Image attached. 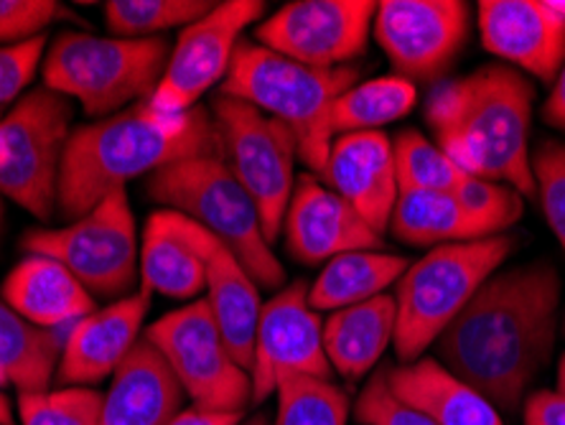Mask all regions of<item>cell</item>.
<instances>
[{
  "mask_svg": "<svg viewBox=\"0 0 565 425\" xmlns=\"http://www.w3.org/2000/svg\"><path fill=\"white\" fill-rule=\"evenodd\" d=\"M418 103V89L405 77H377L349 87L331 107V132H375L377 128L401 120Z\"/></svg>",
  "mask_w": 565,
  "mask_h": 425,
  "instance_id": "f1b7e54d",
  "label": "cell"
},
{
  "mask_svg": "<svg viewBox=\"0 0 565 425\" xmlns=\"http://www.w3.org/2000/svg\"><path fill=\"white\" fill-rule=\"evenodd\" d=\"M395 171L401 189L413 191H448L454 194L467 173L456 169L440 148L418 130H403L393 140Z\"/></svg>",
  "mask_w": 565,
  "mask_h": 425,
  "instance_id": "4dcf8cb0",
  "label": "cell"
},
{
  "mask_svg": "<svg viewBox=\"0 0 565 425\" xmlns=\"http://www.w3.org/2000/svg\"><path fill=\"white\" fill-rule=\"evenodd\" d=\"M558 306L551 263L494 273L436 339L438 362L500 413H518L551 357Z\"/></svg>",
  "mask_w": 565,
  "mask_h": 425,
  "instance_id": "6da1fadb",
  "label": "cell"
},
{
  "mask_svg": "<svg viewBox=\"0 0 565 425\" xmlns=\"http://www.w3.org/2000/svg\"><path fill=\"white\" fill-rule=\"evenodd\" d=\"M3 220H6V210H3V196H0V232H3Z\"/></svg>",
  "mask_w": 565,
  "mask_h": 425,
  "instance_id": "7dc6e473",
  "label": "cell"
},
{
  "mask_svg": "<svg viewBox=\"0 0 565 425\" xmlns=\"http://www.w3.org/2000/svg\"><path fill=\"white\" fill-rule=\"evenodd\" d=\"M273 425H347L349 397L331 380L294 378L278 387Z\"/></svg>",
  "mask_w": 565,
  "mask_h": 425,
  "instance_id": "1f68e13d",
  "label": "cell"
},
{
  "mask_svg": "<svg viewBox=\"0 0 565 425\" xmlns=\"http://www.w3.org/2000/svg\"><path fill=\"white\" fill-rule=\"evenodd\" d=\"M72 103L41 87L26 92L3 120L0 136L6 163L0 169V196L49 222L56 212V187L66 140L72 130Z\"/></svg>",
  "mask_w": 565,
  "mask_h": 425,
  "instance_id": "8fae6325",
  "label": "cell"
},
{
  "mask_svg": "<svg viewBox=\"0 0 565 425\" xmlns=\"http://www.w3.org/2000/svg\"><path fill=\"white\" fill-rule=\"evenodd\" d=\"M29 255L62 263L93 296L128 298L138 280L136 216L126 189L60 230H31L21 240Z\"/></svg>",
  "mask_w": 565,
  "mask_h": 425,
  "instance_id": "ba28073f",
  "label": "cell"
},
{
  "mask_svg": "<svg viewBox=\"0 0 565 425\" xmlns=\"http://www.w3.org/2000/svg\"><path fill=\"white\" fill-rule=\"evenodd\" d=\"M356 85V70H313L260 44H239L220 95L243 99L294 132L298 156L311 171L327 163L334 132L331 107Z\"/></svg>",
  "mask_w": 565,
  "mask_h": 425,
  "instance_id": "277c9868",
  "label": "cell"
},
{
  "mask_svg": "<svg viewBox=\"0 0 565 425\" xmlns=\"http://www.w3.org/2000/svg\"><path fill=\"white\" fill-rule=\"evenodd\" d=\"M533 177L545 222L551 224L565 253V144L561 140L540 144L533 158Z\"/></svg>",
  "mask_w": 565,
  "mask_h": 425,
  "instance_id": "836d02e7",
  "label": "cell"
},
{
  "mask_svg": "<svg viewBox=\"0 0 565 425\" xmlns=\"http://www.w3.org/2000/svg\"><path fill=\"white\" fill-rule=\"evenodd\" d=\"M212 8L214 3L202 0H110L105 23L118 39H153L161 31L189 26Z\"/></svg>",
  "mask_w": 565,
  "mask_h": 425,
  "instance_id": "f546056e",
  "label": "cell"
},
{
  "mask_svg": "<svg viewBox=\"0 0 565 425\" xmlns=\"http://www.w3.org/2000/svg\"><path fill=\"white\" fill-rule=\"evenodd\" d=\"M288 253L298 263H329L354 249H380L382 235L349 206L337 191L313 177H301L294 187L286 220Z\"/></svg>",
  "mask_w": 565,
  "mask_h": 425,
  "instance_id": "e0dca14e",
  "label": "cell"
},
{
  "mask_svg": "<svg viewBox=\"0 0 565 425\" xmlns=\"http://www.w3.org/2000/svg\"><path fill=\"white\" fill-rule=\"evenodd\" d=\"M184 390L146 337L113 372L99 425H169L184 411Z\"/></svg>",
  "mask_w": 565,
  "mask_h": 425,
  "instance_id": "44dd1931",
  "label": "cell"
},
{
  "mask_svg": "<svg viewBox=\"0 0 565 425\" xmlns=\"http://www.w3.org/2000/svg\"><path fill=\"white\" fill-rule=\"evenodd\" d=\"M547 3V8H551V11H555L561 15V19L565 21V0H545Z\"/></svg>",
  "mask_w": 565,
  "mask_h": 425,
  "instance_id": "7bdbcfd3",
  "label": "cell"
},
{
  "mask_svg": "<svg viewBox=\"0 0 565 425\" xmlns=\"http://www.w3.org/2000/svg\"><path fill=\"white\" fill-rule=\"evenodd\" d=\"M525 425H565V395L540 390L525 405Z\"/></svg>",
  "mask_w": 565,
  "mask_h": 425,
  "instance_id": "f35d334b",
  "label": "cell"
},
{
  "mask_svg": "<svg viewBox=\"0 0 565 425\" xmlns=\"http://www.w3.org/2000/svg\"><path fill=\"white\" fill-rule=\"evenodd\" d=\"M60 8L54 0H0V44L15 46L39 39L60 15Z\"/></svg>",
  "mask_w": 565,
  "mask_h": 425,
  "instance_id": "74e56055",
  "label": "cell"
},
{
  "mask_svg": "<svg viewBox=\"0 0 565 425\" xmlns=\"http://www.w3.org/2000/svg\"><path fill=\"white\" fill-rule=\"evenodd\" d=\"M6 163V144H3V136H0V169H3Z\"/></svg>",
  "mask_w": 565,
  "mask_h": 425,
  "instance_id": "bcb514c9",
  "label": "cell"
},
{
  "mask_svg": "<svg viewBox=\"0 0 565 425\" xmlns=\"http://www.w3.org/2000/svg\"><path fill=\"white\" fill-rule=\"evenodd\" d=\"M46 39H31L15 46H0V120L23 97V89L36 77Z\"/></svg>",
  "mask_w": 565,
  "mask_h": 425,
  "instance_id": "d590c367",
  "label": "cell"
},
{
  "mask_svg": "<svg viewBox=\"0 0 565 425\" xmlns=\"http://www.w3.org/2000/svg\"><path fill=\"white\" fill-rule=\"evenodd\" d=\"M103 395L89 387H62L19 397L21 425H99Z\"/></svg>",
  "mask_w": 565,
  "mask_h": 425,
  "instance_id": "d6a6232c",
  "label": "cell"
},
{
  "mask_svg": "<svg viewBox=\"0 0 565 425\" xmlns=\"http://www.w3.org/2000/svg\"><path fill=\"white\" fill-rule=\"evenodd\" d=\"M411 263L403 255L382 249H354L323 265L319 278L309 288L313 311H339L385 294L387 286L403 278Z\"/></svg>",
  "mask_w": 565,
  "mask_h": 425,
  "instance_id": "4316f807",
  "label": "cell"
},
{
  "mask_svg": "<svg viewBox=\"0 0 565 425\" xmlns=\"http://www.w3.org/2000/svg\"><path fill=\"white\" fill-rule=\"evenodd\" d=\"M533 99L535 89L520 72L481 66L434 89L426 123L436 146L467 177L507 183L520 196H537L527 148Z\"/></svg>",
  "mask_w": 565,
  "mask_h": 425,
  "instance_id": "3957f363",
  "label": "cell"
},
{
  "mask_svg": "<svg viewBox=\"0 0 565 425\" xmlns=\"http://www.w3.org/2000/svg\"><path fill=\"white\" fill-rule=\"evenodd\" d=\"M146 339L161 352L191 405L206 413H245L253 400L250 372L235 362L204 298L151 323Z\"/></svg>",
  "mask_w": 565,
  "mask_h": 425,
  "instance_id": "30bf717a",
  "label": "cell"
},
{
  "mask_svg": "<svg viewBox=\"0 0 565 425\" xmlns=\"http://www.w3.org/2000/svg\"><path fill=\"white\" fill-rule=\"evenodd\" d=\"M375 11L372 0H296L273 13L255 39L286 60L339 70L367 49Z\"/></svg>",
  "mask_w": 565,
  "mask_h": 425,
  "instance_id": "4fadbf2b",
  "label": "cell"
},
{
  "mask_svg": "<svg viewBox=\"0 0 565 425\" xmlns=\"http://www.w3.org/2000/svg\"><path fill=\"white\" fill-rule=\"evenodd\" d=\"M148 306H151V294L138 290L74 323L64 337L60 374H56L62 385L82 387L110 378L140 341V323L146 319Z\"/></svg>",
  "mask_w": 565,
  "mask_h": 425,
  "instance_id": "ffe728a7",
  "label": "cell"
},
{
  "mask_svg": "<svg viewBox=\"0 0 565 425\" xmlns=\"http://www.w3.org/2000/svg\"><path fill=\"white\" fill-rule=\"evenodd\" d=\"M64 339L41 329L0 301V387L13 385L21 395L46 393L60 370Z\"/></svg>",
  "mask_w": 565,
  "mask_h": 425,
  "instance_id": "484cf974",
  "label": "cell"
},
{
  "mask_svg": "<svg viewBox=\"0 0 565 425\" xmlns=\"http://www.w3.org/2000/svg\"><path fill=\"white\" fill-rule=\"evenodd\" d=\"M148 196L212 232L250 273L257 288H280L282 265L263 235L253 199L222 156H199L171 163L148 177Z\"/></svg>",
  "mask_w": 565,
  "mask_h": 425,
  "instance_id": "5b68a950",
  "label": "cell"
},
{
  "mask_svg": "<svg viewBox=\"0 0 565 425\" xmlns=\"http://www.w3.org/2000/svg\"><path fill=\"white\" fill-rule=\"evenodd\" d=\"M558 393L565 395V354H563L561 366H558Z\"/></svg>",
  "mask_w": 565,
  "mask_h": 425,
  "instance_id": "ee69618b",
  "label": "cell"
},
{
  "mask_svg": "<svg viewBox=\"0 0 565 425\" xmlns=\"http://www.w3.org/2000/svg\"><path fill=\"white\" fill-rule=\"evenodd\" d=\"M199 156L224 158L220 130L204 107L163 115L143 99L110 118L82 125L64 148L56 214L66 222L79 220L128 181Z\"/></svg>",
  "mask_w": 565,
  "mask_h": 425,
  "instance_id": "7a4b0ae2",
  "label": "cell"
},
{
  "mask_svg": "<svg viewBox=\"0 0 565 425\" xmlns=\"http://www.w3.org/2000/svg\"><path fill=\"white\" fill-rule=\"evenodd\" d=\"M512 237L494 235L473 243L438 245L413 263L397 280L395 352L401 364L420 360L444 334L473 294L502 268Z\"/></svg>",
  "mask_w": 565,
  "mask_h": 425,
  "instance_id": "52a82bcc",
  "label": "cell"
},
{
  "mask_svg": "<svg viewBox=\"0 0 565 425\" xmlns=\"http://www.w3.org/2000/svg\"><path fill=\"white\" fill-rule=\"evenodd\" d=\"M237 425H270V423H268V421H265V418H263V415H257V418H250V421H245V423H243V421H239Z\"/></svg>",
  "mask_w": 565,
  "mask_h": 425,
  "instance_id": "f6af8a7d",
  "label": "cell"
},
{
  "mask_svg": "<svg viewBox=\"0 0 565 425\" xmlns=\"http://www.w3.org/2000/svg\"><path fill=\"white\" fill-rule=\"evenodd\" d=\"M454 194L461 199L469 212L492 224L500 235L522 216V196L507 183L467 177Z\"/></svg>",
  "mask_w": 565,
  "mask_h": 425,
  "instance_id": "e575fe53",
  "label": "cell"
},
{
  "mask_svg": "<svg viewBox=\"0 0 565 425\" xmlns=\"http://www.w3.org/2000/svg\"><path fill=\"white\" fill-rule=\"evenodd\" d=\"M169 41L93 36L64 31L44 56V87L74 97L89 118H110L120 107L151 99L169 64Z\"/></svg>",
  "mask_w": 565,
  "mask_h": 425,
  "instance_id": "8992f818",
  "label": "cell"
},
{
  "mask_svg": "<svg viewBox=\"0 0 565 425\" xmlns=\"http://www.w3.org/2000/svg\"><path fill=\"white\" fill-rule=\"evenodd\" d=\"M387 387L436 425H504L502 413L434 357L385 366Z\"/></svg>",
  "mask_w": 565,
  "mask_h": 425,
  "instance_id": "7402d4cb",
  "label": "cell"
},
{
  "mask_svg": "<svg viewBox=\"0 0 565 425\" xmlns=\"http://www.w3.org/2000/svg\"><path fill=\"white\" fill-rule=\"evenodd\" d=\"M390 230L401 243L415 247L473 243L500 235L487 220L469 212L456 194L413 189H401L397 194Z\"/></svg>",
  "mask_w": 565,
  "mask_h": 425,
  "instance_id": "d4e9b609",
  "label": "cell"
},
{
  "mask_svg": "<svg viewBox=\"0 0 565 425\" xmlns=\"http://www.w3.org/2000/svg\"><path fill=\"white\" fill-rule=\"evenodd\" d=\"M321 179L380 235L390 227L401 183L393 140L385 132L337 136L321 169Z\"/></svg>",
  "mask_w": 565,
  "mask_h": 425,
  "instance_id": "d6986e66",
  "label": "cell"
},
{
  "mask_svg": "<svg viewBox=\"0 0 565 425\" xmlns=\"http://www.w3.org/2000/svg\"><path fill=\"white\" fill-rule=\"evenodd\" d=\"M243 413H206L199 407H184L169 425H237Z\"/></svg>",
  "mask_w": 565,
  "mask_h": 425,
  "instance_id": "ab89813d",
  "label": "cell"
},
{
  "mask_svg": "<svg viewBox=\"0 0 565 425\" xmlns=\"http://www.w3.org/2000/svg\"><path fill=\"white\" fill-rule=\"evenodd\" d=\"M479 33L487 52L543 82L565 64V21L545 0H481Z\"/></svg>",
  "mask_w": 565,
  "mask_h": 425,
  "instance_id": "ac0fdd59",
  "label": "cell"
},
{
  "mask_svg": "<svg viewBox=\"0 0 565 425\" xmlns=\"http://www.w3.org/2000/svg\"><path fill=\"white\" fill-rule=\"evenodd\" d=\"M327 349H323V321L309 304V286L303 280L280 288L263 306L257 319L253 349V400L270 397L286 380L319 378L331 380Z\"/></svg>",
  "mask_w": 565,
  "mask_h": 425,
  "instance_id": "5bb4252c",
  "label": "cell"
},
{
  "mask_svg": "<svg viewBox=\"0 0 565 425\" xmlns=\"http://www.w3.org/2000/svg\"><path fill=\"white\" fill-rule=\"evenodd\" d=\"M260 0H224L210 13L181 31L177 49L169 54L163 77L148 105L156 113L179 115L196 107V99L227 77L243 31L260 19Z\"/></svg>",
  "mask_w": 565,
  "mask_h": 425,
  "instance_id": "7c38bea8",
  "label": "cell"
},
{
  "mask_svg": "<svg viewBox=\"0 0 565 425\" xmlns=\"http://www.w3.org/2000/svg\"><path fill=\"white\" fill-rule=\"evenodd\" d=\"M212 118L220 130L227 166L253 199L263 235L273 245L282 232L296 187L298 146L294 132L257 107L227 95L214 97Z\"/></svg>",
  "mask_w": 565,
  "mask_h": 425,
  "instance_id": "9c48e42d",
  "label": "cell"
},
{
  "mask_svg": "<svg viewBox=\"0 0 565 425\" xmlns=\"http://www.w3.org/2000/svg\"><path fill=\"white\" fill-rule=\"evenodd\" d=\"M163 212L169 216L171 227L186 240L191 249L199 255V261H202L206 290L204 301L210 306L235 362L250 372L257 319H260L263 311L257 283L243 268V263L230 253L227 245H222L212 232L186 220L184 214L171 210Z\"/></svg>",
  "mask_w": 565,
  "mask_h": 425,
  "instance_id": "2e32d148",
  "label": "cell"
},
{
  "mask_svg": "<svg viewBox=\"0 0 565 425\" xmlns=\"http://www.w3.org/2000/svg\"><path fill=\"white\" fill-rule=\"evenodd\" d=\"M395 296H377L370 301L331 311L323 321V349L329 364L347 380H360L385 354L395 339Z\"/></svg>",
  "mask_w": 565,
  "mask_h": 425,
  "instance_id": "cb8c5ba5",
  "label": "cell"
},
{
  "mask_svg": "<svg viewBox=\"0 0 565 425\" xmlns=\"http://www.w3.org/2000/svg\"><path fill=\"white\" fill-rule=\"evenodd\" d=\"M140 290L166 298H194L204 290V265L166 212L148 216L140 249Z\"/></svg>",
  "mask_w": 565,
  "mask_h": 425,
  "instance_id": "83f0119b",
  "label": "cell"
},
{
  "mask_svg": "<svg viewBox=\"0 0 565 425\" xmlns=\"http://www.w3.org/2000/svg\"><path fill=\"white\" fill-rule=\"evenodd\" d=\"M3 301L41 329H62L97 311L95 296L64 268L44 255H29L3 280Z\"/></svg>",
  "mask_w": 565,
  "mask_h": 425,
  "instance_id": "603a6c76",
  "label": "cell"
},
{
  "mask_svg": "<svg viewBox=\"0 0 565 425\" xmlns=\"http://www.w3.org/2000/svg\"><path fill=\"white\" fill-rule=\"evenodd\" d=\"M0 425H15L11 400H8L3 393H0Z\"/></svg>",
  "mask_w": 565,
  "mask_h": 425,
  "instance_id": "b9f144b4",
  "label": "cell"
},
{
  "mask_svg": "<svg viewBox=\"0 0 565 425\" xmlns=\"http://www.w3.org/2000/svg\"><path fill=\"white\" fill-rule=\"evenodd\" d=\"M354 415L362 425H436L426 415L405 405L393 390L387 387L385 372H377L356 397Z\"/></svg>",
  "mask_w": 565,
  "mask_h": 425,
  "instance_id": "8d00e7d4",
  "label": "cell"
},
{
  "mask_svg": "<svg viewBox=\"0 0 565 425\" xmlns=\"http://www.w3.org/2000/svg\"><path fill=\"white\" fill-rule=\"evenodd\" d=\"M543 118L547 125H553V128L565 130V64L558 72V77H555L551 97H547V103L543 107Z\"/></svg>",
  "mask_w": 565,
  "mask_h": 425,
  "instance_id": "60d3db41",
  "label": "cell"
},
{
  "mask_svg": "<svg viewBox=\"0 0 565 425\" xmlns=\"http://www.w3.org/2000/svg\"><path fill=\"white\" fill-rule=\"evenodd\" d=\"M372 31L397 77L436 79L467 39L469 8L461 0H385Z\"/></svg>",
  "mask_w": 565,
  "mask_h": 425,
  "instance_id": "9a60e30c",
  "label": "cell"
}]
</instances>
